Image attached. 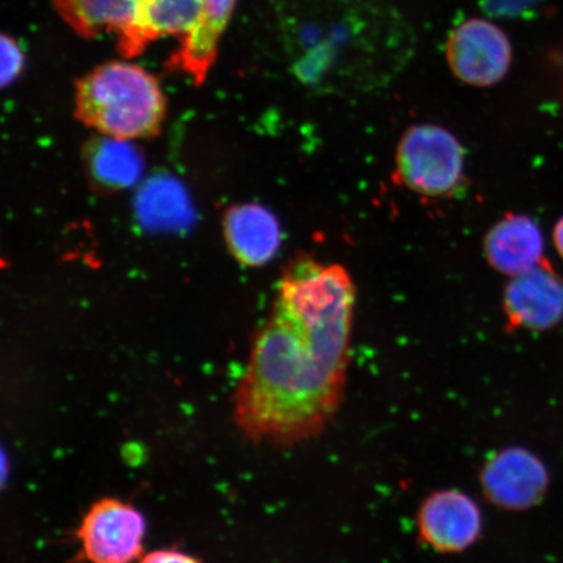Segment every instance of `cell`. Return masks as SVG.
<instances>
[{
    "label": "cell",
    "mask_w": 563,
    "mask_h": 563,
    "mask_svg": "<svg viewBox=\"0 0 563 563\" xmlns=\"http://www.w3.org/2000/svg\"><path fill=\"white\" fill-rule=\"evenodd\" d=\"M396 176L421 196L443 199L460 194L466 181L460 140L440 125L410 126L399 140Z\"/></svg>",
    "instance_id": "cell-4"
},
{
    "label": "cell",
    "mask_w": 563,
    "mask_h": 563,
    "mask_svg": "<svg viewBox=\"0 0 563 563\" xmlns=\"http://www.w3.org/2000/svg\"><path fill=\"white\" fill-rule=\"evenodd\" d=\"M202 16L195 30L181 41L167 65L192 77L196 86L207 80L218 55V45L229 24L236 0H201Z\"/></svg>",
    "instance_id": "cell-12"
},
{
    "label": "cell",
    "mask_w": 563,
    "mask_h": 563,
    "mask_svg": "<svg viewBox=\"0 0 563 563\" xmlns=\"http://www.w3.org/2000/svg\"><path fill=\"white\" fill-rule=\"evenodd\" d=\"M553 241L555 249L560 253V256L563 258V218L555 224L553 231Z\"/></svg>",
    "instance_id": "cell-17"
},
{
    "label": "cell",
    "mask_w": 563,
    "mask_h": 563,
    "mask_svg": "<svg viewBox=\"0 0 563 563\" xmlns=\"http://www.w3.org/2000/svg\"><path fill=\"white\" fill-rule=\"evenodd\" d=\"M53 4L82 38L115 34L124 58H135L166 35L185 40L202 16L201 0H53Z\"/></svg>",
    "instance_id": "cell-3"
},
{
    "label": "cell",
    "mask_w": 563,
    "mask_h": 563,
    "mask_svg": "<svg viewBox=\"0 0 563 563\" xmlns=\"http://www.w3.org/2000/svg\"><path fill=\"white\" fill-rule=\"evenodd\" d=\"M481 478L485 497L512 511L533 508L543 501L549 487L545 464L522 448L499 450L485 463Z\"/></svg>",
    "instance_id": "cell-8"
},
{
    "label": "cell",
    "mask_w": 563,
    "mask_h": 563,
    "mask_svg": "<svg viewBox=\"0 0 563 563\" xmlns=\"http://www.w3.org/2000/svg\"><path fill=\"white\" fill-rule=\"evenodd\" d=\"M137 213L147 228L176 229L187 224V197L173 179H154L139 196Z\"/></svg>",
    "instance_id": "cell-14"
},
{
    "label": "cell",
    "mask_w": 563,
    "mask_h": 563,
    "mask_svg": "<svg viewBox=\"0 0 563 563\" xmlns=\"http://www.w3.org/2000/svg\"><path fill=\"white\" fill-rule=\"evenodd\" d=\"M75 102L84 124L118 140L157 136L166 118L157 77L126 62H108L82 76Z\"/></svg>",
    "instance_id": "cell-2"
},
{
    "label": "cell",
    "mask_w": 563,
    "mask_h": 563,
    "mask_svg": "<svg viewBox=\"0 0 563 563\" xmlns=\"http://www.w3.org/2000/svg\"><path fill=\"white\" fill-rule=\"evenodd\" d=\"M87 162L91 178L108 189L129 188L143 172V158L126 140L98 139L88 145Z\"/></svg>",
    "instance_id": "cell-13"
},
{
    "label": "cell",
    "mask_w": 563,
    "mask_h": 563,
    "mask_svg": "<svg viewBox=\"0 0 563 563\" xmlns=\"http://www.w3.org/2000/svg\"><path fill=\"white\" fill-rule=\"evenodd\" d=\"M2 86H10L18 79L24 68V53L15 38L2 34Z\"/></svg>",
    "instance_id": "cell-15"
},
{
    "label": "cell",
    "mask_w": 563,
    "mask_h": 563,
    "mask_svg": "<svg viewBox=\"0 0 563 563\" xmlns=\"http://www.w3.org/2000/svg\"><path fill=\"white\" fill-rule=\"evenodd\" d=\"M450 69L468 86H496L509 73L512 48L508 35L490 21L470 19L450 34L446 45Z\"/></svg>",
    "instance_id": "cell-6"
},
{
    "label": "cell",
    "mask_w": 563,
    "mask_h": 563,
    "mask_svg": "<svg viewBox=\"0 0 563 563\" xmlns=\"http://www.w3.org/2000/svg\"><path fill=\"white\" fill-rule=\"evenodd\" d=\"M418 531L422 543L434 551L461 553L481 538L482 510L466 493L435 492L420 506Z\"/></svg>",
    "instance_id": "cell-9"
},
{
    "label": "cell",
    "mask_w": 563,
    "mask_h": 563,
    "mask_svg": "<svg viewBox=\"0 0 563 563\" xmlns=\"http://www.w3.org/2000/svg\"><path fill=\"white\" fill-rule=\"evenodd\" d=\"M503 309L509 332L558 327L563 320V278L543 260L533 269L512 277L505 287Z\"/></svg>",
    "instance_id": "cell-7"
},
{
    "label": "cell",
    "mask_w": 563,
    "mask_h": 563,
    "mask_svg": "<svg viewBox=\"0 0 563 563\" xmlns=\"http://www.w3.org/2000/svg\"><path fill=\"white\" fill-rule=\"evenodd\" d=\"M139 563H202L195 555L178 548L156 549L141 558Z\"/></svg>",
    "instance_id": "cell-16"
},
{
    "label": "cell",
    "mask_w": 563,
    "mask_h": 563,
    "mask_svg": "<svg viewBox=\"0 0 563 563\" xmlns=\"http://www.w3.org/2000/svg\"><path fill=\"white\" fill-rule=\"evenodd\" d=\"M356 292L316 290L274 306L234 394V419L253 442L319 438L340 410Z\"/></svg>",
    "instance_id": "cell-1"
},
{
    "label": "cell",
    "mask_w": 563,
    "mask_h": 563,
    "mask_svg": "<svg viewBox=\"0 0 563 563\" xmlns=\"http://www.w3.org/2000/svg\"><path fill=\"white\" fill-rule=\"evenodd\" d=\"M484 253L493 269L517 277L543 262L544 238L532 218L508 214L485 235Z\"/></svg>",
    "instance_id": "cell-10"
},
{
    "label": "cell",
    "mask_w": 563,
    "mask_h": 563,
    "mask_svg": "<svg viewBox=\"0 0 563 563\" xmlns=\"http://www.w3.org/2000/svg\"><path fill=\"white\" fill-rule=\"evenodd\" d=\"M75 534L87 563H133L144 551L146 519L136 506L103 497L90 505Z\"/></svg>",
    "instance_id": "cell-5"
},
{
    "label": "cell",
    "mask_w": 563,
    "mask_h": 563,
    "mask_svg": "<svg viewBox=\"0 0 563 563\" xmlns=\"http://www.w3.org/2000/svg\"><path fill=\"white\" fill-rule=\"evenodd\" d=\"M223 230L232 255L246 266L272 262L280 249L282 230L276 216L257 203L229 209Z\"/></svg>",
    "instance_id": "cell-11"
}]
</instances>
